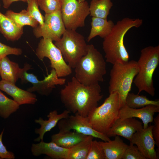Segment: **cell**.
Listing matches in <instances>:
<instances>
[{"instance_id": "obj_1", "label": "cell", "mask_w": 159, "mask_h": 159, "mask_svg": "<svg viewBox=\"0 0 159 159\" xmlns=\"http://www.w3.org/2000/svg\"><path fill=\"white\" fill-rule=\"evenodd\" d=\"M99 84L85 85L73 77L60 91L61 101L66 110L75 114L87 117L97 107L103 95Z\"/></svg>"}, {"instance_id": "obj_2", "label": "cell", "mask_w": 159, "mask_h": 159, "mask_svg": "<svg viewBox=\"0 0 159 159\" xmlns=\"http://www.w3.org/2000/svg\"><path fill=\"white\" fill-rule=\"evenodd\" d=\"M143 23V20L139 18L125 17L115 24L102 43L107 62L113 64L117 62L124 64L129 61V55L124 44V37L130 29L138 28Z\"/></svg>"}, {"instance_id": "obj_3", "label": "cell", "mask_w": 159, "mask_h": 159, "mask_svg": "<svg viewBox=\"0 0 159 159\" xmlns=\"http://www.w3.org/2000/svg\"><path fill=\"white\" fill-rule=\"evenodd\" d=\"M74 68L75 77L87 86L103 82L107 73L106 62L102 54L92 44H87L86 54L81 58Z\"/></svg>"}, {"instance_id": "obj_4", "label": "cell", "mask_w": 159, "mask_h": 159, "mask_svg": "<svg viewBox=\"0 0 159 159\" xmlns=\"http://www.w3.org/2000/svg\"><path fill=\"white\" fill-rule=\"evenodd\" d=\"M137 62L139 70L133 82L138 89V94L144 91L153 97L155 89L153 77L159 64V45L149 46L142 49Z\"/></svg>"}, {"instance_id": "obj_5", "label": "cell", "mask_w": 159, "mask_h": 159, "mask_svg": "<svg viewBox=\"0 0 159 159\" xmlns=\"http://www.w3.org/2000/svg\"><path fill=\"white\" fill-rule=\"evenodd\" d=\"M138 70L137 62L134 60L113 64L110 72L108 90L110 94L115 92L118 94L121 107L125 104L126 97Z\"/></svg>"}, {"instance_id": "obj_6", "label": "cell", "mask_w": 159, "mask_h": 159, "mask_svg": "<svg viewBox=\"0 0 159 159\" xmlns=\"http://www.w3.org/2000/svg\"><path fill=\"white\" fill-rule=\"evenodd\" d=\"M120 108L118 94H110L101 105L94 108L89 113L87 117L92 128L106 135L119 118Z\"/></svg>"}, {"instance_id": "obj_7", "label": "cell", "mask_w": 159, "mask_h": 159, "mask_svg": "<svg viewBox=\"0 0 159 159\" xmlns=\"http://www.w3.org/2000/svg\"><path fill=\"white\" fill-rule=\"evenodd\" d=\"M65 62L74 68L81 58L87 53V46L84 37L76 30L66 29L61 37L55 42Z\"/></svg>"}, {"instance_id": "obj_8", "label": "cell", "mask_w": 159, "mask_h": 159, "mask_svg": "<svg viewBox=\"0 0 159 159\" xmlns=\"http://www.w3.org/2000/svg\"><path fill=\"white\" fill-rule=\"evenodd\" d=\"M62 18L66 29L76 30L84 27L85 20L90 14L89 6L86 1L60 0Z\"/></svg>"}, {"instance_id": "obj_9", "label": "cell", "mask_w": 159, "mask_h": 159, "mask_svg": "<svg viewBox=\"0 0 159 159\" xmlns=\"http://www.w3.org/2000/svg\"><path fill=\"white\" fill-rule=\"evenodd\" d=\"M36 54L40 60L45 57L49 59L50 67L54 69L58 77H64L72 73V68L65 62L60 51L51 40L42 39L36 49Z\"/></svg>"}, {"instance_id": "obj_10", "label": "cell", "mask_w": 159, "mask_h": 159, "mask_svg": "<svg viewBox=\"0 0 159 159\" xmlns=\"http://www.w3.org/2000/svg\"><path fill=\"white\" fill-rule=\"evenodd\" d=\"M65 29L61 10H59L45 14L43 24L34 28L33 32L36 38L42 37L56 42L61 37Z\"/></svg>"}, {"instance_id": "obj_11", "label": "cell", "mask_w": 159, "mask_h": 159, "mask_svg": "<svg viewBox=\"0 0 159 159\" xmlns=\"http://www.w3.org/2000/svg\"><path fill=\"white\" fill-rule=\"evenodd\" d=\"M58 126L59 131L73 130L83 135L100 139L104 141L110 140L106 135L100 133L92 128L87 116H84L78 113L61 120L58 122Z\"/></svg>"}, {"instance_id": "obj_12", "label": "cell", "mask_w": 159, "mask_h": 159, "mask_svg": "<svg viewBox=\"0 0 159 159\" xmlns=\"http://www.w3.org/2000/svg\"><path fill=\"white\" fill-rule=\"evenodd\" d=\"M152 125L133 134L130 143L135 144L146 159H158L155 149V143L152 133Z\"/></svg>"}, {"instance_id": "obj_13", "label": "cell", "mask_w": 159, "mask_h": 159, "mask_svg": "<svg viewBox=\"0 0 159 159\" xmlns=\"http://www.w3.org/2000/svg\"><path fill=\"white\" fill-rule=\"evenodd\" d=\"M143 128L142 123L135 118H119L106 135L109 138L121 136L130 141L133 134Z\"/></svg>"}, {"instance_id": "obj_14", "label": "cell", "mask_w": 159, "mask_h": 159, "mask_svg": "<svg viewBox=\"0 0 159 159\" xmlns=\"http://www.w3.org/2000/svg\"><path fill=\"white\" fill-rule=\"evenodd\" d=\"M159 112L158 106L149 105L140 108H133L125 105L120 108L119 117L121 118H139L142 121L143 128H145L149 126V123L153 121L155 113Z\"/></svg>"}, {"instance_id": "obj_15", "label": "cell", "mask_w": 159, "mask_h": 159, "mask_svg": "<svg viewBox=\"0 0 159 159\" xmlns=\"http://www.w3.org/2000/svg\"><path fill=\"white\" fill-rule=\"evenodd\" d=\"M0 90L11 96L20 105L34 104L37 100L34 94L20 88L15 84L4 80L0 81Z\"/></svg>"}, {"instance_id": "obj_16", "label": "cell", "mask_w": 159, "mask_h": 159, "mask_svg": "<svg viewBox=\"0 0 159 159\" xmlns=\"http://www.w3.org/2000/svg\"><path fill=\"white\" fill-rule=\"evenodd\" d=\"M69 149L60 147L51 142L46 143L41 141L38 143H33L31 147L32 155L38 156L46 155L54 159H67Z\"/></svg>"}, {"instance_id": "obj_17", "label": "cell", "mask_w": 159, "mask_h": 159, "mask_svg": "<svg viewBox=\"0 0 159 159\" xmlns=\"http://www.w3.org/2000/svg\"><path fill=\"white\" fill-rule=\"evenodd\" d=\"M70 113V112L66 110L61 113L58 114L57 110H54L50 112L47 115V120H44L41 117L38 119L35 120V122L39 124L41 127L39 128L35 129V133L38 134L39 136L34 140V141H43L45 134L54 127L60 120L68 117Z\"/></svg>"}, {"instance_id": "obj_18", "label": "cell", "mask_w": 159, "mask_h": 159, "mask_svg": "<svg viewBox=\"0 0 159 159\" xmlns=\"http://www.w3.org/2000/svg\"><path fill=\"white\" fill-rule=\"evenodd\" d=\"M66 81L65 78L58 77L54 69H52L50 73L44 80H39L37 83L33 85L27 90L31 92H36L42 95L47 96L55 88V85H63L65 84Z\"/></svg>"}, {"instance_id": "obj_19", "label": "cell", "mask_w": 159, "mask_h": 159, "mask_svg": "<svg viewBox=\"0 0 159 159\" xmlns=\"http://www.w3.org/2000/svg\"><path fill=\"white\" fill-rule=\"evenodd\" d=\"M113 140L98 141L104 151L105 159H122L128 145L118 135Z\"/></svg>"}, {"instance_id": "obj_20", "label": "cell", "mask_w": 159, "mask_h": 159, "mask_svg": "<svg viewBox=\"0 0 159 159\" xmlns=\"http://www.w3.org/2000/svg\"><path fill=\"white\" fill-rule=\"evenodd\" d=\"M87 136L75 131H59L58 133L51 136V141L62 147L69 149L85 140Z\"/></svg>"}, {"instance_id": "obj_21", "label": "cell", "mask_w": 159, "mask_h": 159, "mask_svg": "<svg viewBox=\"0 0 159 159\" xmlns=\"http://www.w3.org/2000/svg\"><path fill=\"white\" fill-rule=\"evenodd\" d=\"M0 32L6 40L14 41L23 33V27L18 26L10 19L0 12Z\"/></svg>"}, {"instance_id": "obj_22", "label": "cell", "mask_w": 159, "mask_h": 159, "mask_svg": "<svg viewBox=\"0 0 159 159\" xmlns=\"http://www.w3.org/2000/svg\"><path fill=\"white\" fill-rule=\"evenodd\" d=\"M21 69L17 63L11 61L7 56L0 60V76L2 80L15 84L19 79Z\"/></svg>"}, {"instance_id": "obj_23", "label": "cell", "mask_w": 159, "mask_h": 159, "mask_svg": "<svg viewBox=\"0 0 159 159\" xmlns=\"http://www.w3.org/2000/svg\"><path fill=\"white\" fill-rule=\"evenodd\" d=\"M91 25L90 32L87 38L88 42L97 36L104 38L110 33L115 24L110 20L92 17Z\"/></svg>"}, {"instance_id": "obj_24", "label": "cell", "mask_w": 159, "mask_h": 159, "mask_svg": "<svg viewBox=\"0 0 159 159\" xmlns=\"http://www.w3.org/2000/svg\"><path fill=\"white\" fill-rule=\"evenodd\" d=\"M94 138L88 136L85 140L69 149L67 159H86Z\"/></svg>"}, {"instance_id": "obj_25", "label": "cell", "mask_w": 159, "mask_h": 159, "mask_svg": "<svg viewBox=\"0 0 159 159\" xmlns=\"http://www.w3.org/2000/svg\"><path fill=\"white\" fill-rule=\"evenodd\" d=\"M112 6L111 0H92L89 6L90 15L107 19Z\"/></svg>"}, {"instance_id": "obj_26", "label": "cell", "mask_w": 159, "mask_h": 159, "mask_svg": "<svg viewBox=\"0 0 159 159\" xmlns=\"http://www.w3.org/2000/svg\"><path fill=\"white\" fill-rule=\"evenodd\" d=\"M5 15L19 27H23L24 26L28 25L34 28L39 25L38 22L25 9L21 10L19 13L8 10L6 12Z\"/></svg>"}, {"instance_id": "obj_27", "label": "cell", "mask_w": 159, "mask_h": 159, "mask_svg": "<svg viewBox=\"0 0 159 159\" xmlns=\"http://www.w3.org/2000/svg\"><path fill=\"white\" fill-rule=\"evenodd\" d=\"M125 104L133 108H139L149 105L159 106V101L150 100L146 96L129 92L125 99Z\"/></svg>"}, {"instance_id": "obj_28", "label": "cell", "mask_w": 159, "mask_h": 159, "mask_svg": "<svg viewBox=\"0 0 159 159\" xmlns=\"http://www.w3.org/2000/svg\"><path fill=\"white\" fill-rule=\"evenodd\" d=\"M20 105L13 100L10 99L0 91V117L8 118L19 108Z\"/></svg>"}, {"instance_id": "obj_29", "label": "cell", "mask_w": 159, "mask_h": 159, "mask_svg": "<svg viewBox=\"0 0 159 159\" xmlns=\"http://www.w3.org/2000/svg\"><path fill=\"white\" fill-rule=\"evenodd\" d=\"M27 11L30 15L38 23L39 25H42L44 22V16L41 13L39 8L37 0H27Z\"/></svg>"}, {"instance_id": "obj_30", "label": "cell", "mask_w": 159, "mask_h": 159, "mask_svg": "<svg viewBox=\"0 0 159 159\" xmlns=\"http://www.w3.org/2000/svg\"><path fill=\"white\" fill-rule=\"evenodd\" d=\"M40 8L45 14H50L61 10V4L57 0H37Z\"/></svg>"}, {"instance_id": "obj_31", "label": "cell", "mask_w": 159, "mask_h": 159, "mask_svg": "<svg viewBox=\"0 0 159 159\" xmlns=\"http://www.w3.org/2000/svg\"><path fill=\"white\" fill-rule=\"evenodd\" d=\"M86 159H105L104 151L98 141H92Z\"/></svg>"}, {"instance_id": "obj_32", "label": "cell", "mask_w": 159, "mask_h": 159, "mask_svg": "<svg viewBox=\"0 0 159 159\" xmlns=\"http://www.w3.org/2000/svg\"><path fill=\"white\" fill-rule=\"evenodd\" d=\"M122 159H146L137 147L130 143L125 151Z\"/></svg>"}, {"instance_id": "obj_33", "label": "cell", "mask_w": 159, "mask_h": 159, "mask_svg": "<svg viewBox=\"0 0 159 159\" xmlns=\"http://www.w3.org/2000/svg\"><path fill=\"white\" fill-rule=\"evenodd\" d=\"M22 52V50L20 48L11 47L0 42V60L8 55L18 56L21 55Z\"/></svg>"}, {"instance_id": "obj_34", "label": "cell", "mask_w": 159, "mask_h": 159, "mask_svg": "<svg viewBox=\"0 0 159 159\" xmlns=\"http://www.w3.org/2000/svg\"><path fill=\"white\" fill-rule=\"evenodd\" d=\"M4 130L0 134V159H14L15 158L14 154L12 152L9 151L4 145L2 141V138Z\"/></svg>"}, {"instance_id": "obj_35", "label": "cell", "mask_w": 159, "mask_h": 159, "mask_svg": "<svg viewBox=\"0 0 159 159\" xmlns=\"http://www.w3.org/2000/svg\"><path fill=\"white\" fill-rule=\"evenodd\" d=\"M154 125H152V133L156 145L159 149V114L153 119Z\"/></svg>"}, {"instance_id": "obj_36", "label": "cell", "mask_w": 159, "mask_h": 159, "mask_svg": "<svg viewBox=\"0 0 159 159\" xmlns=\"http://www.w3.org/2000/svg\"><path fill=\"white\" fill-rule=\"evenodd\" d=\"M27 0H2L3 6L4 8L8 9L12 3L19 1L26 2Z\"/></svg>"}, {"instance_id": "obj_37", "label": "cell", "mask_w": 159, "mask_h": 159, "mask_svg": "<svg viewBox=\"0 0 159 159\" xmlns=\"http://www.w3.org/2000/svg\"><path fill=\"white\" fill-rule=\"evenodd\" d=\"M77 0L79 2H83L85 1L86 0Z\"/></svg>"}, {"instance_id": "obj_38", "label": "cell", "mask_w": 159, "mask_h": 159, "mask_svg": "<svg viewBox=\"0 0 159 159\" xmlns=\"http://www.w3.org/2000/svg\"><path fill=\"white\" fill-rule=\"evenodd\" d=\"M1 4H0V7H1Z\"/></svg>"}, {"instance_id": "obj_39", "label": "cell", "mask_w": 159, "mask_h": 159, "mask_svg": "<svg viewBox=\"0 0 159 159\" xmlns=\"http://www.w3.org/2000/svg\"><path fill=\"white\" fill-rule=\"evenodd\" d=\"M57 0L60 1V0Z\"/></svg>"}]
</instances>
